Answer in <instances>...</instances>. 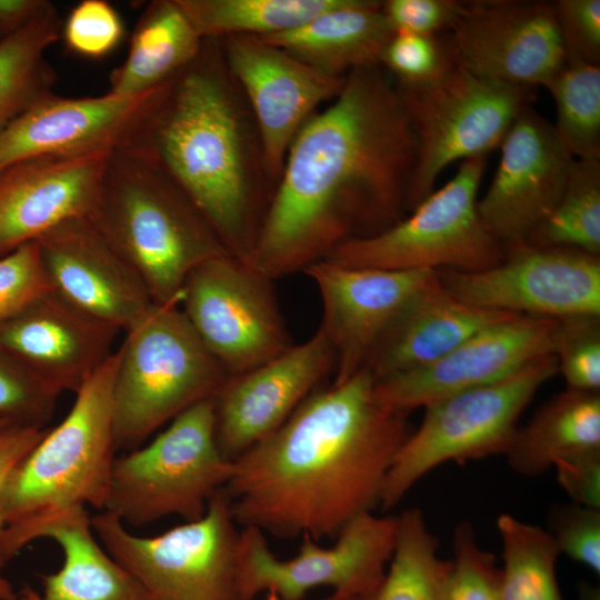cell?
<instances>
[{"label": "cell", "instance_id": "6da1fadb", "mask_svg": "<svg viewBox=\"0 0 600 600\" xmlns=\"http://www.w3.org/2000/svg\"><path fill=\"white\" fill-rule=\"evenodd\" d=\"M416 148L396 82L380 67L349 72L291 142L243 262L273 281L392 226L407 210Z\"/></svg>", "mask_w": 600, "mask_h": 600}, {"label": "cell", "instance_id": "7a4b0ae2", "mask_svg": "<svg viewBox=\"0 0 600 600\" xmlns=\"http://www.w3.org/2000/svg\"><path fill=\"white\" fill-rule=\"evenodd\" d=\"M362 369L314 390L270 436L233 460L224 486L237 524L278 537H337L380 502L388 471L413 431L380 404Z\"/></svg>", "mask_w": 600, "mask_h": 600}, {"label": "cell", "instance_id": "3957f363", "mask_svg": "<svg viewBox=\"0 0 600 600\" xmlns=\"http://www.w3.org/2000/svg\"><path fill=\"white\" fill-rule=\"evenodd\" d=\"M218 39L158 87L117 146L163 171L210 224L226 250L244 261L260 220L254 164Z\"/></svg>", "mask_w": 600, "mask_h": 600}, {"label": "cell", "instance_id": "277c9868", "mask_svg": "<svg viewBox=\"0 0 600 600\" xmlns=\"http://www.w3.org/2000/svg\"><path fill=\"white\" fill-rule=\"evenodd\" d=\"M88 219L137 273L154 304H179L190 272L229 253L163 171L119 147L108 157Z\"/></svg>", "mask_w": 600, "mask_h": 600}, {"label": "cell", "instance_id": "5b68a950", "mask_svg": "<svg viewBox=\"0 0 600 600\" xmlns=\"http://www.w3.org/2000/svg\"><path fill=\"white\" fill-rule=\"evenodd\" d=\"M117 350L74 393L53 429L10 474L1 497L4 524L92 506L104 510L116 459L113 386Z\"/></svg>", "mask_w": 600, "mask_h": 600}, {"label": "cell", "instance_id": "8992f818", "mask_svg": "<svg viewBox=\"0 0 600 600\" xmlns=\"http://www.w3.org/2000/svg\"><path fill=\"white\" fill-rule=\"evenodd\" d=\"M117 350L113 422L117 450L131 451L229 377L178 303L153 304Z\"/></svg>", "mask_w": 600, "mask_h": 600}, {"label": "cell", "instance_id": "52a82bcc", "mask_svg": "<svg viewBox=\"0 0 600 600\" xmlns=\"http://www.w3.org/2000/svg\"><path fill=\"white\" fill-rule=\"evenodd\" d=\"M233 470L217 443L213 398L187 409L149 443L116 457L104 510L142 527L170 516L202 518Z\"/></svg>", "mask_w": 600, "mask_h": 600}, {"label": "cell", "instance_id": "ba28073f", "mask_svg": "<svg viewBox=\"0 0 600 600\" xmlns=\"http://www.w3.org/2000/svg\"><path fill=\"white\" fill-rule=\"evenodd\" d=\"M558 373L553 354L539 358L494 382L471 388L424 408L420 426L398 451L379 506L391 510L432 469L506 454L520 416L539 388Z\"/></svg>", "mask_w": 600, "mask_h": 600}, {"label": "cell", "instance_id": "9c48e42d", "mask_svg": "<svg viewBox=\"0 0 600 600\" xmlns=\"http://www.w3.org/2000/svg\"><path fill=\"white\" fill-rule=\"evenodd\" d=\"M487 156L463 160L454 177L404 219L367 237L348 239L322 260L351 268L479 271L499 263L503 246L478 212Z\"/></svg>", "mask_w": 600, "mask_h": 600}, {"label": "cell", "instance_id": "30bf717a", "mask_svg": "<svg viewBox=\"0 0 600 600\" xmlns=\"http://www.w3.org/2000/svg\"><path fill=\"white\" fill-rule=\"evenodd\" d=\"M236 524L224 488L202 518L154 537L133 534L108 510L91 517L98 540L138 583L142 600H241Z\"/></svg>", "mask_w": 600, "mask_h": 600}, {"label": "cell", "instance_id": "8fae6325", "mask_svg": "<svg viewBox=\"0 0 600 600\" xmlns=\"http://www.w3.org/2000/svg\"><path fill=\"white\" fill-rule=\"evenodd\" d=\"M397 87L417 146L410 211L436 190L438 177L452 162L500 147L534 96V88L484 79L456 64L428 83Z\"/></svg>", "mask_w": 600, "mask_h": 600}, {"label": "cell", "instance_id": "7c38bea8", "mask_svg": "<svg viewBox=\"0 0 600 600\" xmlns=\"http://www.w3.org/2000/svg\"><path fill=\"white\" fill-rule=\"evenodd\" d=\"M397 533V516L361 513L351 519L323 548L304 534L296 557L281 560L268 546L264 532L243 527L236 551L237 584L241 600L261 592L281 600H301L317 587L334 593L366 598L379 586L390 562Z\"/></svg>", "mask_w": 600, "mask_h": 600}, {"label": "cell", "instance_id": "4fadbf2b", "mask_svg": "<svg viewBox=\"0 0 600 600\" xmlns=\"http://www.w3.org/2000/svg\"><path fill=\"white\" fill-rule=\"evenodd\" d=\"M179 306L229 377L253 369L292 346L272 280L229 253L210 258L190 272Z\"/></svg>", "mask_w": 600, "mask_h": 600}, {"label": "cell", "instance_id": "5bb4252c", "mask_svg": "<svg viewBox=\"0 0 600 600\" xmlns=\"http://www.w3.org/2000/svg\"><path fill=\"white\" fill-rule=\"evenodd\" d=\"M443 288L477 308L561 319L600 316V256L528 242L503 247L479 271L437 270Z\"/></svg>", "mask_w": 600, "mask_h": 600}, {"label": "cell", "instance_id": "9a60e30c", "mask_svg": "<svg viewBox=\"0 0 600 600\" xmlns=\"http://www.w3.org/2000/svg\"><path fill=\"white\" fill-rule=\"evenodd\" d=\"M443 39L456 66L511 86L547 88L567 62L553 3L547 1H462Z\"/></svg>", "mask_w": 600, "mask_h": 600}, {"label": "cell", "instance_id": "2e32d148", "mask_svg": "<svg viewBox=\"0 0 600 600\" xmlns=\"http://www.w3.org/2000/svg\"><path fill=\"white\" fill-rule=\"evenodd\" d=\"M218 40L253 111L263 173L277 182L294 137L322 102L338 96L346 77L326 74L254 37Z\"/></svg>", "mask_w": 600, "mask_h": 600}, {"label": "cell", "instance_id": "e0dca14e", "mask_svg": "<svg viewBox=\"0 0 600 600\" xmlns=\"http://www.w3.org/2000/svg\"><path fill=\"white\" fill-rule=\"evenodd\" d=\"M500 162L478 212L503 246L526 242L559 201L574 158L554 126L527 107L501 144Z\"/></svg>", "mask_w": 600, "mask_h": 600}, {"label": "cell", "instance_id": "ac0fdd59", "mask_svg": "<svg viewBox=\"0 0 600 600\" xmlns=\"http://www.w3.org/2000/svg\"><path fill=\"white\" fill-rule=\"evenodd\" d=\"M557 319L517 314L471 336L437 361L376 381L386 408L410 413L448 396L500 380L552 354Z\"/></svg>", "mask_w": 600, "mask_h": 600}, {"label": "cell", "instance_id": "d6986e66", "mask_svg": "<svg viewBox=\"0 0 600 600\" xmlns=\"http://www.w3.org/2000/svg\"><path fill=\"white\" fill-rule=\"evenodd\" d=\"M336 370V353L319 328L300 344L271 360L227 378L213 397L216 439L233 461L274 432Z\"/></svg>", "mask_w": 600, "mask_h": 600}, {"label": "cell", "instance_id": "ffe728a7", "mask_svg": "<svg viewBox=\"0 0 600 600\" xmlns=\"http://www.w3.org/2000/svg\"><path fill=\"white\" fill-rule=\"evenodd\" d=\"M304 271L321 296L319 328L336 353L333 383L364 369L402 310L437 274V270L351 268L327 260Z\"/></svg>", "mask_w": 600, "mask_h": 600}, {"label": "cell", "instance_id": "44dd1931", "mask_svg": "<svg viewBox=\"0 0 600 600\" xmlns=\"http://www.w3.org/2000/svg\"><path fill=\"white\" fill-rule=\"evenodd\" d=\"M50 289L93 318L127 331L154 304L131 267L88 218H72L34 241Z\"/></svg>", "mask_w": 600, "mask_h": 600}, {"label": "cell", "instance_id": "7402d4cb", "mask_svg": "<svg viewBox=\"0 0 600 600\" xmlns=\"http://www.w3.org/2000/svg\"><path fill=\"white\" fill-rule=\"evenodd\" d=\"M119 332L48 290L0 322V347L60 393H76L116 351Z\"/></svg>", "mask_w": 600, "mask_h": 600}, {"label": "cell", "instance_id": "603a6c76", "mask_svg": "<svg viewBox=\"0 0 600 600\" xmlns=\"http://www.w3.org/2000/svg\"><path fill=\"white\" fill-rule=\"evenodd\" d=\"M111 150L31 158L0 171V258L66 220L88 218Z\"/></svg>", "mask_w": 600, "mask_h": 600}, {"label": "cell", "instance_id": "cb8c5ba5", "mask_svg": "<svg viewBox=\"0 0 600 600\" xmlns=\"http://www.w3.org/2000/svg\"><path fill=\"white\" fill-rule=\"evenodd\" d=\"M154 90L138 96H43L0 131V171L31 158L116 148Z\"/></svg>", "mask_w": 600, "mask_h": 600}, {"label": "cell", "instance_id": "d4e9b609", "mask_svg": "<svg viewBox=\"0 0 600 600\" xmlns=\"http://www.w3.org/2000/svg\"><path fill=\"white\" fill-rule=\"evenodd\" d=\"M39 538L60 546L63 564L54 573L41 576L42 594L23 588L30 600H142L138 583L98 540L87 508L7 524L0 536V554L8 562Z\"/></svg>", "mask_w": 600, "mask_h": 600}, {"label": "cell", "instance_id": "484cf974", "mask_svg": "<svg viewBox=\"0 0 600 600\" xmlns=\"http://www.w3.org/2000/svg\"><path fill=\"white\" fill-rule=\"evenodd\" d=\"M514 313L477 308L450 294L438 272L407 304L364 369L376 381L430 364Z\"/></svg>", "mask_w": 600, "mask_h": 600}, {"label": "cell", "instance_id": "4316f807", "mask_svg": "<svg viewBox=\"0 0 600 600\" xmlns=\"http://www.w3.org/2000/svg\"><path fill=\"white\" fill-rule=\"evenodd\" d=\"M393 33L382 1L342 0L292 30L258 39L326 74L346 77L353 70L380 67Z\"/></svg>", "mask_w": 600, "mask_h": 600}, {"label": "cell", "instance_id": "83f0119b", "mask_svg": "<svg viewBox=\"0 0 600 600\" xmlns=\"http://www.w3.org/2000/svg\"><path fill=\"white\" fill-rule=\"evenodd\" d=\"M202 42L177 0L152 1L136 26L124 61L110 74L108 92L154 90L190 64Z\"/></svg>", "mask_w": 600, "mask_h": 600}, {"label": "cell", "instance_id": "f1b7e54d", "mask_svg": "<svg viewBox=\"0 0 600 600\" xmlns=\"http://www.w3.org/2000/svg\"><path fill=\"white\" fill-rule=\"evenodd\" d=\"M600 450V394L566 389L547 400L506 452L518 473L534 477L566 457Z\"/></svg>", "mask_w": 600, "mask_h": 600}, {"label": "cell", "instance_id": "f546056e", "mask_svg": "<svg viewBox=\"0 0 600 600\" xmlns=\"http://www.w3.org/2000/svg\"><path fill=\"white\" fill-rule=\"evenodd\" d=\"M61 34V20L50 3L24 27L0 38V131L51 93L56 77L44 57Z\"/></svg>", "mask_w": 600, "mask_h": 600}, {"label": "cell", "instance_id": "4dcf8cb0", "mask_svg": "<svg viewBox=\"0 0 600 600\" xmlns=\"http://www.w3.org/2000/svg\"><path fill=\"white\" fill-rule=\"evenodd\" d=\"M342 0H177L201 39L292 30Z\"/></svg>", "mask_w": 600, "mask_h": 600}, {"label": "cell", "instance_id": "1f68e13d", "mask_svg": "<svg viewBox=\"0 0 600 600\" xmlns=\"http://www.w3.org/2000/svg\"><path fill=\"white\" fill-rule=\"evenodd\" d=\"M439 540L423 513L410 508L397 516L393 552L379 586L364 600H437L450 561L438 554Z\"/></svg>", "mask_w": 600, "mask_h": 600}, {"label": "cell", "instance_id": "d6a6232c", "mask_svg": "<svg viewBox=\"0 0 600 600\" xmlns=\"http://www.w3.org/2000/svg\"><path fill=\"white\" fill-rule=\"evenodd\" d=\"M497 528L502 540L500 600H563L556 577L560 554L552 534L540 527L501 514Z\"/></svg>", "mask_w": 600, "mask_h": 600}, {"label": "cell", "instance_id": "836d02e7", "mask_svg": "<svg viewBox=\"0 0 600 600\" xmlns=\"http://www.w3.org/2000/svg\"><path fill=\"white\" fill-rule=\"evenodd\" d=\"M600 256V160H576L553 210L526 241Z\"/></svg>", "mask_w": 600, "mask_h": 600}, {"label": "cell", "instance_id": "e575fe53", "mask_svg": "<svg viewBox=\"0 0 600 600\" xmlns=\"http://www.w3.org/2000/svg\"><path fill=\"white\" fill-rule=\"evenodd\" d=\"M547 89L568 151L576 160H600V66L567 60Z\"/></svg>", "mask_w": 600, "mask_h": 600}, {"label": "cell", "instance_id": "d590c367", "mask_svg": "<svg viewBox=\"0 0 600 600\" xmlns=\"http://www.w3.org/2000/svg\"><path fill=\"white\" fill-rule=\"evenodd\" d=\"M552 354L567 389L600 390V316L557 319Z\"/></svg>", "mask_w": 600, "mask_h": 600}, {"label": "cell", "instance_id": "8d00e7d4", "mask_svg": "<svg viewBox=\"0 0 600 600\" xmlns=\"http://www.w3.org/2000/svg\"><path fill=\"white\" fill-rule=\"evenodd\" d=\"M452 549L453 560L437 600H500V569L494 556L478 544L471 523L457 526Z\"/></svg>", "mask_w": 600, "mask_h": 600}, {"label": "cell", "instance_id": "74e56055", "mask_svg": "<svg viewBox=\"0 0 600 600\" xmlns=\"http://www.w3.org/2000/svg\"><path fill=\"white\" fill-rule=\"evenodd\" d=\"M60 392L0 347V418L38 426L51 418Z\"/></svg>", "mask_w": 600, "mask_h": 600}, {"label": "cell", "instance_id": "f35d334b", "mask_svg": "<svg viewBox=\"0 0 600 600\" xmlns=\"http://www.w3.org/2000/svg\"><path fill=\"white\" fill-rule=\"evenodd\" d=\"M380 66H384L399 87L428 83L454 66L443 36L397 31L389 40Z\"/></svg>", "mask_w": 600, "mask_h": 600}, {"label": "cell", "instance_id": "ab89813d", "mask_svg": "<svg viewBox=\"0 0 600 600\" xmlns=\"http://www.w3.org/2000/svg\"><path fill=\"white\" fill-rule=\"evenodd\" d=\"M62 36L73 52L101 58L113 51L124 36L123 22L104 0H83L70 12Z\"/></svg>", "mask_w": 600, "mask_h": 600}, {"label": "cell", "instance_id": "60d3db41", "mask_svg": "<svg viewBox=\"0 0 600 600\" xmlns=\"http://www.w3.org/2000/svg\"><path fill=\"white\" fill-rule=\"evenodd\" d=\"M48 290L50 284L34 241L0 258V322Z\"/></svg>", "mask_w": 600, "mask_h": 600}, {"label": "cell", "instance_id": "b9f144b4", "mask_svg": "<svg viewBox=\"0 0 600 600\" xmlns=\"http://www.w3.org/2000/svg\"><path fill=\"white\" fill-rule=\"evenodd\" d=\"M550 522L560 553L600 572V509L573 504L554 507Z\"/></svg>", "mask_w": 600, "mask_h": 600}, {"label": "cell", "instance_id": "7bdbcfd3", "mask_svg": "<svg viewBox=\"0 0 600 600\" xmlns=\"http://www.w3.org/2000/svg\"><path fill=\"white\" fill-rule=\"evenodd\" d=\"M552 3L567 60L600 66V1L558 0Z\"/></svg>", "mask_w": 600, "mask_h": 600}, {"label": "cell", "instance_id": "ee69618b", "mask_svg": "<svg viewBox=\"0 0 600 600\" xmlns=\"http://www.w3.org/2000/svg\"><path fill=\"white\" fill-rule=\"evenodd\" d=\"M462 8L457 0H387L382 11L393 32L406 31L443 36L456 22Z\"/></svg>", "mask_w": 600, "mask_h": 600}, {"label": "cell", "instance_id": "f6af8a7d", "mask_svg": "<svg viewBox=\"0 0 600 600\" xmlns=\"http://www.w3.org/2000/svg\"><path fill=\"white\" fill-rule=\"evenodd\" d=\"M553 467L559 484L574 503L600 509V450L562 458Z\"/></svg>", "mask_w": 600, "mask_h": 600}, {"label": "cell", "instance_id": "bcb514c9", "mask_svg": "<svg viewBox=\"0 0 600 600\" xmlns=\"http://www.w3.org/2000/svg\"><path fill=\"white\" fill-rule=\"evenodd\" d=\"M46 430L43 427L13 423L0 429V536L6 527L1 513L4 486L12 471L39 442ZM6 564L0 554V571Z\"/></svg>", "mask_w": 600, "mask_h": 600}, {"label": "cell", "instance_id": "7dc6e473", "mask_svg": "<svg viewBox=\"0 0 600 600\" xmlns=\"http://www.w3.org/2000/svg\"><path fill=\"white\" fill-rule=\"evenodd\" d=\"M49 4L43 0H0V38L24 27Z\"/></svg>", "mask_w": 600, "mask_h": 600}, {"label": "cell", "instance_id": "c3c4849f", "mask_svg": "<svg viewBox=\"0 0 600 600\" xmlns=\"http://www.w3.org/2000/svg\"><path fill=\"white\" fill-rule=\"evenodd\" d=\"M17 597L18 596L13 591L12 584L4 578L0 577V600H16Z\"/></svg>", "mask_w": 600, "mask_h": 600}, {"label": "cell", "instance_id": "681fc988", "mask_svg": "<svg viewBox=\"0 0 600 600\" xmlns=\"http://www.w3.org/2000/svg\"><path fill=\"white\" fill-rule=\"evenodd\" d=\"M278 600H281V599L279 598ZM324 600H364V598L353 597V596H344V594H339V593L333 592L330 597H328Z\"/></svg>", "mask_w": 600, "mask_h": 600}, {"label": "cell", "instance_id": "f907efd6", "mask_svg": "<svg viewBox=\"0 0 600 600\" xmlns=\"http://www.w3.org/2000/svg\"><path fill=\"white\" fill-rule=\"evenodd\" d=\"M16 600H30V599L27 592L22 589L20 596H18Z\"/></svg>", "mask_w": 600, "mask_h": 600}, {"label": "cell", "instance_id": "816d5d0a", "mask_svg": "<svg viewBox=\"0 0 600 600\" xmlns=\"http://www.w3.org/2000/svg\"><path fill=\"white\" fill-rule=\"evenodd\" d=\"M8 424H11V422H9L8 420L6 419H1L0 418V429L4 428Z\"/></svg>", "mask_w": 600, "mask_h": 600}]
</instances>
